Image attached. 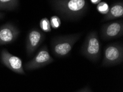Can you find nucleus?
Listing matches in <instances>:
<instances>
[{"mask_svg": "<svg viewBox=\"0 0 123 92\" xmlns=\"http://www.w3.org/2000/svg\"><path fill=\"white\" fill-rule=\"evenodd\" d=\"M50 3L56 12L70 20L80 18L88 7L86 0H51Z\"/></svg>", "mask_w": 123, "mask_h": 92, "instance_id": "1", "label": "nucleus"}, {"mask_svg": "<svg viewBox=\"0 0 123 92\" xmlns=\"http://www.w3.org/2000/svg\"><path fill=\"white\" fill-rule=\"evenodd\" d=\"M81 36V33H77L53 38L51 43L53 53L58 57H64L68 56L74 44L79 40Z\"/></svg>", "mask_w": 123, "mask_h": 92, "instance_id": "2", "label": "nucleus"}, {"mask_svg": "<svg viewBox=\"0 0 123 92\" xmlns=\"http://www.w3.org/2000/svg\"><path fill=\"white\" fill-rule=\"evenodd\" d=\"M81 53L92 62H96L100 57V43L96 31L89 33L82 46Z\"/></svg>", "mask_w": 123, "mask_h": 92, "instance_id": "3", "label": "nucleus"}, {"mask_svg": "<svg viewBox=\"0 0 123 92\" xmlns=\"http://www.w3.org/2000/svg\"><path fill=\"white\" fill-rule=\"evenodd\" d=\"M123 61V46L122 43H114L107 46L104 50V58L102 65L111 66L121 64Z\"/></svg>", "mask_w": 123, "mask_h": 92, "instance_id": "4", "label": "nucleus"}, {"mask_svg": "<svg viewBox=\"0 0 123 92\" xmlns=\"http://www.w3.org/2000/svg\"><path fill=\"white\" fill-rule=\"evenodd\" d=\"M53 58L50 56L46 46H44L39 51L37 55L25 66L27 70H34L49 65L53 62Z\"/></svg>", "mask_w": 123, "mask_h": 92, "instance_id": "5", "label": "nucleus"}, {"mask_svg": "<svg viewBox=\"0 0 123 92\" xmlns=\"http://www.w3.org/2000/svg\"><path fill=\"white\" fill-rule=\"evenodd\" d=\"M1 60L2 63L13 72L20 74H25L22 60L10 53L6 49L1 52Z\"/></svg>", "mask_w": 123, "mask_h": 92, "instance_id": "6", "label": "nucleus"}, {"mask_svg": "<svg viewBox=\"0 0 123 92\" xmlns=\"http://www.w3.org/2000/svg\"><path fill=\"white\" fill-rule=\"evenodd\" d=\"M123 34V21L119 20L111 23L105 24L101 29V37L103 40H107L118 38Z\"/></svg>", "mask_w": 123, "mask_h": 92, "instance_id": "7", "label": "nucleus"}, {"mask_svg": "<svg viewBox=\"0 0 123 92\" xmlns=\"http://www.w3.org/2000/svg\"><path fill=\"white\" fill-rule=\"evenodd\" d=\"M20 33L19 30L11 23L0 27V45L8 44L14 42Z\"/></svg>", "mask_w": 123, "mask_h": 92, "instance_id": "8", "label": "nucleus"}, {"mask_svg": "<svg viewBox=\"0 0 123 92\" xmlns=\"http://www.w3.org/2000/svg\"><path fill=\"white\" fill-rule=\"evenodd\" d=\"M45 38L44 34L37 29H32L29 31L26 39V50L31 56L40 46Z\"/></svg>", "mask_w": 123, "mask_h": 92, "instance_id": "9", "label": "nucleus"}, {"mask_svg": "<svg viewBox=\"0 0 123 92\" xmlns=\"http://www.w3.org/2000/svg\"><path fill=\"white\" fill-rule=\"evenodd\" d=\"M123 3L122 2L115 3L109 8V12L104 16L103 20H113L115 19L123 17Z\"/></svg>", "mask_w": 123, "mask_h": 92, "instance_id": "10", "label": "nucleus"}, {"mask_svg": "<svg viewBox=\"0 0 123 92\" xmlns=\"http://www.w3.org/2000/svg\"><path fill=\"white\" fill-rule=\"evenodd\" d=\"M18 4L19 0H0V10H14Z\"/></svg>", "mask_w": 123, "mask_h": 92, "instance_id": "11", "label": "nucleus"}, {"mask_svg": "<svg viewBox=\"0 0 123 92\" xmlns=\"http://www.w3.org/2000/svg\"><path fill=\"white\" fill-rule=\"evenodd\" d=\"M41 29L44 32H50L51 31V27L50 25V20L47 18H43L40 20L39 23Z\"/></svg>", "mask_w": 123, "mask_h": 92, "instance_id": "12", "label": "nucleus"}, {"mask_svg": "<svg viewBox=\"0 0 123 92\" xmlns=\"http://www.w3.org/2000/svg\"><path fill=\"white\" fill-rule=\"evenodd\" d=\"M110 7L108 4L105 2H100L97 4V9L100 13L106 15L109 12Z\"/></svg>", "mask_w": 123, "mask_h": 92, "instance_id": "13", "label": "nucleus"}, {"mask_svg": "<svg viewBox=\"0 0 123 92\" xmlns=\"http://www.w3.org/2000/svg\"><path fill=\"white\" fill-rule=\"evenodd\" d=\"M50 23L51 27L53 29H56L61 26V22L60 18L57 16H52L50 20Z\"/></svg>", "mask_w": 123, "mask_h": 92, "instance_id": "14", "label": "nucleus"}, {"mask_svg": "<svg viewBox=\"0 0 123 92\" xmlns=\"http://www.w3.org/2000/svg\"><path fill=\"white\" fill-rule=\"evenodd\" d=\"M77 92H92V91H91L90 88L88 87V86H87V87H84L82 89H80V91Z\"/></svg>", "mask_w": 123, "mask_h": 92, "instance_id": "15", "label": "nucleus"}, {"mask_svg": "<svg viewBox=\"0 0 123 92\" xmlns=\"http://www.w3.org/2000/svg\"><path fill=\"white\" fill-rule=\"evenodd\" d=\"M91 2H92L93 4L94 5H97L99 3L101 2L102 0H90Z\"/></svg>", "mask_w": 123, "mask_h": 92, "instance_id": "16", "label": "nucleus"}, {"mask_svg": "<svg viewBox=\"0 0 123 92\" xmlns=\"http://www.w3.org/2000/svg\"><path fill=\"white\" fill-rule=\"evenodd\" d=\"M5 14L3 13L2 12H0V19H1L2 18H3V17H4Z\"/></svg>", "mask_w": 123, "mask_h": 92, "instance_id": "17", "label": "nucleus"}]
</instances>
